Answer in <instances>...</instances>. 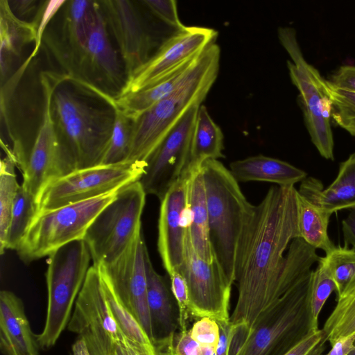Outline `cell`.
Wrapping results in <instances>:
<instances>
[{
  "mask_svg": "<svg viewBox=\"0 0 355 355\" xmlns=\"http://www.w3.org/2000/svg\"><path fill=\"white\" fill-rule=\"evenodd\" d=\"M37 214L36 198L20 185L16 194L4 250H17Z\"/></svg>",
  "mask_w": 355,
  "mask_h": 355,
  "instance_id": "33",
  "label": "cell"
},
{
  "mask_svg": "<svg viewBox=\"0 0 355 355\" xmlns=\"http://www.w3.org/2000/svg\"><path fill=\"white\" fill-rule=\"evenodd\" d=\"M6 157L1 161L0 168V252L4 253L12 207L20 187L15 173L16 166L10 148L1 144Z\"/></svg>",
  "mask_w": 355,
  "mask_h": 355,
  "instance_id": "32",
  "label": "cell"
},
{
  "mask_svg": "<svg viewBox=\"0 0 355 355\" xmlns=\"http://www.w3.org/2000/svg\"><path fill=\"white\" fill-rule=\"evenodd\" d=\"M118 345L123 355H157L156 352L146 349L142 345L130 340L121 333Z\"/></svg>",
  "mask_w": 355,
  "mask_h": 355,
  "instance_id": "45",
  "label": "cell"
},
{
  "mask_svg": "<svg viewBox=\"0 0 355 355\" xmlns=\"http://www.w3.org/2000/svg\"><path fill=\"white\" fill-rule=\"evenodd\" d=\"M196 60L153 86L135 93L112 96L114 103L134 121L169 95L184 78Z\"/></svg>",
  "mask_w": 355,
  "mask_h": 355,
  "instance_id": "28",
  "label": "cell"
},
{
  "mask_svg": "<svg viewBox=\"0 0 355 355\" xmlns=\"http://www.w3.org/2000/svg\"><path fill=\"white\" fill-rule=\"evenodd\" d=\"M344 247L349 245L355 250V207L350 209L348 216L342 221Z\"/></svg>",
  "mask_w": 355,
  "mask_h": 355,
  "instance_id": "46",
  "label": "cell"
},
{
  "mask_svg": "<svg viewBox=\"0 0 355 355\" xmlns=\"http://www.w3.org/2000/svg\"><path fill=\"white\" fill-rule=\"evenodd\" d=\"M63 78L64 75L54 73H40L44 104L40 128L29 147L10 149L23 176L21 185L37 200L46 185L76 170L72 158L61 144L52 114V95Z\"/></svg>",
  "mask_w": 355,
  "mask_h": 355,
  "instance_id": "6",
  "label": "cell"
},
{
  "mask_svg": "<svg viewBox=\"0 0 355 355\" xmlns=\"http://www.w3.org/2000/svg\"><path fill=\"white\" fill-rule=\"evenodd\" d=\"M355 347V333L338 339L326 355H349Z\"/></svg>",
  "mask_w": 355,
  "mask_h": 355,
  "instance_id": "47",
  "label": "cell"
},
{
  "mask_svg": "<svg viewBox=\"0 0 355 355\" xmlns=\"http://www.w3.org/2000/svg\"><path fill=\"white\" fill-rule=\"evenodd\" d=\"M190 173L180 179L160 200L157 248L168 275L179 269L184 259Z\"/></svg>",
  "mask_w": 355,
  "mask_h": 355,
  "instance_id": "20",
  "label": "cell"
},
{
  "mask_svg": "<svg viewBox=\"0 0 355 355\" xmlns=\"http://www.w3.org/2000/svg\"><path fill=\"white\" fill-rule=\"evenodd\" d=\"M336 286L330 270L323 257H320L318 265L315 270H312L310 289L309 304L313 328H318L319 315L327 300Z\"/></svg>",
  "mask_w": 355,
  "mask_h": 355,
  "instance_id": "36",
  "label": "cell"
},
{
  "mask_svg": "<svg viewBox=\"0 0 355 355\" xmlns=\"http://www.w3.org/2000/svg\"><path fill=\"white\" fill-rule=\"evenodd\" d=\"M66 1L65 0L46 1L39 8L33 19L37 24V33L35 48L30 55L32 58L36 55L40 49L49 23L62 8Z\"/></svg>",
  "mask_w": 355,
  "mask_h": 355,
  "instance_id": "41",
  "label": "cell"
},
{
  "mask_svg": "<svg viewBox=\"0 0 355 355\" xmlns=\"http://www.w3.org/2000/svg\"><path fill=\"white\" fill-rule=\"evenodd\" d=\"M71 81L87 89L95 88L105 94L106 89L116 88L120 93L125 84L102 8L85 44L77 78Z\"/></svg>",
  "mask_w": 355,
  "mask_h": 355,
  "instance_id": "19",
  "label": "cell"
},
{
  "mask_svg": "<svg viewBox=\"0 0 355 355\" xmlns=\"http://www.w3.org/2000/svg\"><path fill=\"white\" fill-rule=\"evenodd\" d=\"M141 3L168 27L179 30L184 26L179 18L176 1L144 0Z\"/></svg>",
  "mask_w": 355,
  "mask_h": 355,
  "instance_id": "39",
  "label": "cell"
},
{
  "mask_svg": "<svg viewBox=\"0 0 355 355\" xmlns=\"http://www.w3.org/2000/svg\"><path fill=\"white\" fill-rule=\"evenodd\" d=\"M173 345L175 355H215L216 350L200 345L192 338L189 330L175 334Z\"/></svg>",
  "mask_w": 355,
  "mask_h": 355,
  "instance_id": "42",
  "label": "cell"
},
{
  "mask_svg": "<svg viewBox=\"0 0 355 355\" xmlns=\"http://www.w3.org/2000/svg\"><path fill=\"white\" fill-rule=\"evenodd\" d=\"M189 331L200 345L216 349L220 340V327L215 320L208 317L199 318Z\"/></svg>",
  "mask_w": 355,
  "mask_h": 355,
  "instance_id": "40",
  "label": "cell"
},
{
  "mask_svg": "<svg viewBox=\"0 0 355 355\" xmlns=\"http://www.w3.org/2000/svg\"><path fill=\"white\" fill-rule=\"evenodd\" d=\"M223 139L220 128L213 121L206 107L200 105L193 131L187 173L206 160L224 157Z\"/></svg>",
  "mask_w": 355,
  "mask_h": 355,
  "instance_id": "27",
  "label": "cell"
},
{
  "mask_svg": "<svg viewBox=\"0 0 355 355\" xmlns=\"http://www.w3.org/2000/svg\"><path fill=\"white\" fill-rule=\"evenodd\" d=\"M311 272L263 312L249 331L239 334L231 329L228 355H285L317 331L309 304Z\"/></svg>",
  "mask_w": 355,
  "mask_h": 355,
  "instance_id": "3",
  "label": "cell"
},
{
  "mask_svg": "<svg viewBox=\"0 0 355 355\" xmlns=\"http://www.w3.org/2000/svg\"><path fill=\"white\" fill-rule=\"evenodd\" d=\"M22 300L14 293H0V350L3 355H40Z\"/></svg>",
  "mask_w": 355,
  "mask_h": 355,
  "instance_id": "21",
  "label": "cell"
},
{
  "mask_svg": "<svg viewBox=\"0 0 355 355\" xmlns=\"http://www.w3.org/2000/svg\"><path fill=\"white\" fill-rule=\"evenodd\" d=\"M328 80L338 88L355 92V66H340Z\"/></svg>",
  "mask_w": 355,
  "mask_h": 355,
  "instance_id": "44",
  "label": "cell"
},
{
  "mask_svg": "<svg viewBox=\"0 0 355 355\" xmlns=\"http://www.w3.org/2000/svg\"><path fill=\"white\" fill-rule=\"evenodd\" d=\"M60 83L53 93L51 109L61 144L76 170L101 165L113 130L114 110L92 105L71 89L61 87Z\"/></svg>",
  "mask_w": 355,
  "mask_h": 355,
  "instance_id": "5",
  "label": "cell"
},
{
  "mask_svg": "<svg viewBox=\"0 0 355 355\" xmlns=\"http://www.w3.org/2000/svg\"><path fill=\"white\" fill-rule=\"evenodd\" d=\"M35 21L18 18L10 2L0 1V78L1 86L8 80L14 62L20 58L24 48L37 40Z\"/></svg>",
  "mask_w": 355,
  "mask_h": 355,
  "instance_id": "23",
  "label": "cell"
},
{
  "mask_svg": "<svg viewBox=\"0 0 355 355\" xmlns=\"http://www.w3.org/2000/svg\"><path fill=\"white\" fill-rule=\"evenodd\" d=\"M178 270L187 284L190 315L198 319L208 317L217 322H230L232 284L215 258L209 262L198 256L191 243L188 226L184 259Z\"/></svg>",
  "mask_w": 355,
  "mask_h": 355,
  "instance_id": "14",
  "label": "cell"
},
{
  "mask_svg": "<svg viewBox=\"0 0 355 355\" xmlns=\"http://www.w3.org/2000/svg\"><path fill=\"white\" fill-rule=\"evenodd\" d=\"M349 355H355V347L353 350L349 354Z\"/></svg>",
  "mask_w": 355,
  "mask_h": 355,
  "instance_id": "53",
  "label": "cell"
},
{
  "mask_svg": "<svg viewBox=\"0 0 355 355\" xmlns=\"http://www.w3.org/2000/svg\"><path fill=\"white\" fill-rule=\"evenodd\" d=\"M322 329L331 346L355 333V275L336 296V306Z\"/></svg>",
  "mask_w": 355,
  "mask_h": 355,
  "instance_id": "30",
  "label": "cell"
},
{
  "mask_svg": "<svg viewBox=\"0 0 355 355\" xmlns=\"http://www.w3.org/2000/svg\"><path fill=\"white\" fill-rule=\"evenodd\" d=\"M99 97L114 110L113 130L101 165L126 162L130 148L132 121L114 103L112 96L101 92Z\"/></svg>",
  "mask_w": 355,
  "mask_h": 355,
  "instance_id": "31",
  "label": "cell"
},
{
  "mask_svg": "<svg viewBox=\"0 0 355 355\" xmlns=\"http://www.w3.org/2000/svg\"><path fill=\"white\" fill-rule=\"evenodd\" d=\"M297 191L331 214L355 207V153L340 164L336 179L327 189L319 180L310 177L301 182Z\"/></svg>",
  "mask_w": 355,
  "mask_h": 355,
  "instance_id": "22",
  "label": "cell"
},
{
  "mask_svg": "<svg viewBox=\"0 0 355 355\" xmlns=\"http://www.w3.org/2000/svg\"><path fill=\"white\" fill-rule=\"evenodd\" d=\"M191 107L146 160L139 180L147 194L161 200L187 171L191 142L198 108Z\"/></svg>",
  "mask_w": 355,
  "mask_h": 355,
  "instance_id": "15",
  "label": "cell"
},
{
  "mask_svg": "<svg viewBox=\"0 0 355 355\" xmlns=\"http://www.w3.org/2000/svg\"><path fill=\"white\" fill-rule=\"evenodd\" d=\"M220 327V340L215 355H228V349L231 336L230 322H217Z\"/></svg>",
  "mask_w": 355,
  "mask_h": 355,
  "instance_id": "48",
  "label": "cell"
},
{
  "mask_svg": "<svg viewBox=\"0 0 355 355\" xmlns=\"http://www.w3.org/2000/svg\"><path fill=\"white\" fill-rule=\"evenodd\" d=\"M323 87L331 103V119L355 137V92L338 88L326 79Z\"/></svg>",
  "mask_w": 355,
  "mask_h": 355,
  "instance_id": "35",
  "label": "cell"
},
{
  "mask_svg": "<svg viewBox=\"0 0 355 355\" xmlns=\"http://www.w3.org/2000/svg\"><path fill=\"white\" fill-rule=\"evenodd\" d=\"M148 254L141 230L118 259L111 263L96 267L110 284L119 302L137 319L153 343L147 301L146 259Z\"/></svg>",
  "mask_w": 355,
  "mask_h": 355,
  "instance_id": "16",
  "label": "cell"
},
{
  "mask_svg": "<svg viewBox=\"0 0 355 355\" xmlns=\"http://www.w3.org/2000/svg\"><path fill=\"white\" fill-rule=\"evenodd\" d=\"M173 338L155 347L157 355H175L173 352Z\"/></svg>",
  "mask_w": 355,
  "mask_h": 355,
  "instance_id": "50",
  "label": "cell"
},
{
  "mask_svg": "<svg viewBox=\"0 0 355 355\" xmlns=\"http://www.w3.org/2000/svg\"><path fill=\"white\" fill-rule=\"evenodd\" d=\"M91 355H115L121 332L107 306L98 268L89 267L67 325Z\"/></svg>",
  "mask_w": 355,
  "mask_h": 355,
  "instance_id": "13",
  "label": "cell"
},
{
  "mask_svg": "<svg viewBox=\"0 0 355 355\" xmlns=\"http://www.w3.org/2000/svg\"><path fill=\"white\" fill-rule=\"evenodd\" d=\"M107 28L119 45L126 79L152 56L155 40L140 12L130 1H101Z\"/></svg>",
  "mask_w": 355,
  "mask_h": 355,
  "instance_id": "18",
  "label": "cell"
},
{
  "mask_svg": "<svg viewBox=\"0 0 355 355\" xmlns=\"http://www.w3.org/2000/svg\"><path fill=\"white\" fill-rule=\"evenodd\" d=\"M60 33L46 31L43 37L68 80L77 78L78 66L89 34L101 11L100 1H67L62 6Z\"/></svg>",
  "mask_w": 355,
  "mask_h": 355,
  "instance_id": "17",
  "label": "cell"
},
{
  "mask_svg": "<svg viewBox=\"0 0 355 355\" xmlns=\"http://www.w3.org/2000/svg\"><path fill=\"white\" fill-rule=\"evenodd\" d=\"M147 301L150 314L153 343L155 347L173 338L178 322L175 320L172 293L164 278L154 269L149 254L146 259Z\"/></svg>",
  "mask_w": 355,
  "mask_h": 355,
  "instance_id": "24",
  "label": "cell"
},
{
  "mask_svg": "<svg viewBox=\"0 0 355 355\" xmlns=\"http://www.w3.org/2000/svg\"><path fill=\"white\" fill-rule=\"evenodd\" d=\"M230 168L238 182H268L282 187L294 186L307 175L286 162L261 155L234 161Z\"/></svg>",
  "mask_w": 355,
  "mask_h": 355,
  "instance_id": "25",
  "label": "cell"
},
{
  "mask_svg": "<svg viewBox=\"0 0 355 355\" xmlns=\"http://www.w3.org/2000/svg\"><path fill=\"white\" fill-rule=\"evenodd\" d=\"M91 259L83 239L69 243L49 256L46 315L42 331L36 334L40 349L53 347L67 327Z\"/></svg>",
  "mask_w": 355,
  "mask_h": 355,
  "instance_id": "7",
  "label": "cell"
},
{
  "mask_svg": "<svg viewBox=\"0 0 355 355\" xmlns=\"http://www.w3.org/2000/svg\"><path fill=\"white\" fill-rule=\"evenodd\" d=\"M73 355H91L84 340L78 338L72 346Z\"/></svg>",
  "mask_w": 355,
  "mask_h": 355,
  "instance_id": "51",
  "label": "cell"
},
{
  "mask_svg": "<svg viewBox=\"0 0 355 355\" xmlns=\"http://www.w3.org/2000/svg\"><path fill=\"white\" fill-rule=\"evenodd\" d=\"M169 277L171 291L178 308V320L180 331L188 330L187 323L190 313L187 284L184 277L178 270L172 272Z\"/></svg>",
  "mask_w": 355,
  "mask_h": 355,
  "instance_id": "38",
  "label": "cell"
},
{
  "mask_svg": "<svg viewBox=\"0 0 355 355\" xmlns=\"http://www.w3.org/2000/svg\"><path fill=\"white\" fill-rule=\"evenodd\" d=\"M220 48L209 46L166 97L132 121L130 148L126 162H145L187 110L202 104L216 80Z\"/></svg>",
  "mask_w": 355,
  "mask_h": 355,
  "instance_id": "2",
  "label": "cell"
},
{
  "mask_svg": "<svg viewBox=\"0 0 355 355\" xmlns=\"http://www.w3.org/2000/svg\"><path fill=\"white\" fill-rule=\"evenodd\" d=\"M146 163L126 162L77 169L49 183L37 198V214L101 196L139 181Z\"/></svg>",
  "mask_w": 355,
  "mask_h": 355,
  "instance_id": "11",
  "label": "cell"
},
{
  "mask_svg": "<svg viewBox=\"0 0 355 355\" xmlns=\"http://www.w3.org/2000/svg\"><path fill=\"white\" fill-rule=\"evenodd\" d=\"M294 186L272 187L241 237L236 257L238 297L230 315L234 331L245 333L259 316L311 271L315 260L300 237Z\"/></svg>",
  "mask_w": 355,
  "mask_h": 355,
  "instance_id": "1",
  "label": "cell"
},
{
  "mask_svg": "<svg viewBox=\"0 0 355 355\" xmlns=\"http://www.w3.org/2000/svg\"><path fill=\"white\" fill-rule=\"evenodd\" d=\"M327 341L324 331L319 329L311 332L285 355H322Z\"/></svg>",
  "mask_w": 355,
  "mask_h": 355,
  "instance_id": "43",
  "label": "cell"
},
{
  "mask_svg": "<svg viewBox=\"0 0 355 355\" xmlns=\"http://www.w3.org/2000/svg\"><path fill=\"white\" fill-rule=\"evenodd\" d=\"M115 355H123V354L121 349H120L119 345H118V346L116 347Z\"/></svg>",
  "mask_w": 355,
  "mask_h": 355,
  "instance_id": "52",
  "label": "cell"
},
{
  "mask_svg": "<svg viewBox=\"0 0 355 355\" xmlns=\"http://www.w3.org/2000/svg\"><path fill=\"white\" fill-rule=\"evenodd\" d=\"M118 191L37 214L16 250L19 258L28 263L83 239L92 223Z\"/></svg>",
  "mask_w": 355,
  "mask_h": 355,
  "instance_id": "8",
  "label": "cell"
},
{
  "mask_svg": "<svg viewBox=\"0 0 355 355\" xmlns=\"http://www.w3.org/2000/svg\"><path fill=\"white\" fill-rule=\"evenodd\" d=\"M277 35L291 59L287 61L288 73L299 91V102L311 140L323 158L334 160L331 103L324 90V78L306 60L293 28L279 27Z\"/></svg>",
  "mask_w": 355,
  "mask_h": 355,
  "instance_id": "9",
  "label": "cell"
},
{
  "mask_svg": "<svg viewBox=\"0 0 355 355\" xmlns=\"http://www.w3.org/2000/svg\"><path fill=\"white\" fill-rule=\"evenodd\" d=\"M200 170L214 258L233 284L238 245L255 205L248 202L239 182L218 159L205 161L200 165Z\"/></svg>",
  "mask_w": 355,
  "mask_h": 355,
  "instance_id": "4",
  "label": "cell"
},
{
  "mask_svg": "<svg viewBox=\"0 0 355 355\" xmlns=\"http://www.w3.org/2000/svg\"><path fill=\"white\" fill-rule=\"evenodd\" d=\"M322 257L336 284L338 296L355 275V250L335 246Z\"/></svg>",
  "mask_w": 355,
  "mask_h": 355,
  "instance_id": "37",
  "label": "cell"
},
{
  "mask_svg": "<svg viewBox=\"0 0 355 355\" xmlns=\"http://www.w3.org/2000/svg\"><path fill=\"white\" fill-rule=\"evenodd\" d=\"M188 230L198 256L212 262L214 255L209 239L205 189L200 166L191 171L187 190Z\"/></svg>",
  "mask_w": 355,
  "mask_h": 355,
  "instance_id": "26",
  "label": "cell"
},
{
  "mask_svg": "<svg viewBox=\"0 0 355 355\" xmlns=\"http://www.w3.org/2000/svg\"><path fill=\"white\" fill-rule=\"evenodd\" d=\"M107 306L119 331L130 340L156 352L146 331L133 315L119 302L107 280L100 273Z\"/></svg>",
  "mask_w": 355,
  "mask_h": 355,
  "instance_id": "34",
  "label": "cell"
},
{
  "mask_svg": "<svg viewBox=\"0 0 355 355\" xmlns=\"http://www.w3.org/2000/svg\"><path fill=\"white\" fill-rule=\"evenodd\" d=\"M218 32L211 28L184 26L168 37L150 58L126 79L116 96L153 86L195 60L215 43Z\"/></svg>",
  "mask_w": 355,
  "mask_h": 355,
  "instance_id": "12",
  "label": "cell"
},
{
  "mask_svg": "<svg viewBox=\"0 0 355 355\" xmlns=\"http://www.w3.org/2000/svg\"><path fill=\"white\" fill-rule=\"evenodd\" d=\"M296 198L300 238L314 249L329 253L335 248L328 234L331 214L311 202L298 191Z\"/></svg>",
  "mask_w": 355,
  "mask_h": 355,
  "instance_id": "29",
  "label": "cell"
},
{
  "mask_svg": "<svg viewBox=\"0 0 355 355\" xmlns=\"http://www.w3.org/2000/svg\"><path fill=\"white\" fill-rule=\"evenodd\" d=\"M146 196L139 181L128 184L92 223L83 240L94 266L111 263L132 243L141 230Z\"/></svg>",
  "mask_w": 355,
  "mask_h": 355,
  "instance_id": "10",
  "label": "cell"
},
{
  "mask_svg": "<svg viewBox=\"0 0 355 355\" xmlns=\"http://www.w3.org/2000/svg\"><path fill=\"white\" fill-rule=\"evenodd\" d=\"M36 1L33 0H23V1H13L10 3L12 10H15L21 15H24L31 13L36 8Z\"/></svg>",
  "mask_w": 355,
  "mask_h": 355,
  "instance_id": "49",
  "label": "cell"
}]
</instances>
